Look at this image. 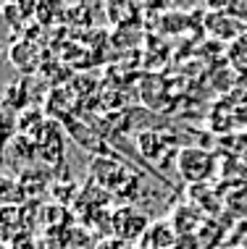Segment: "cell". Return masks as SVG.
Segmentation results:
<instances>
[]
</instances>
